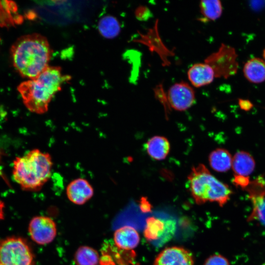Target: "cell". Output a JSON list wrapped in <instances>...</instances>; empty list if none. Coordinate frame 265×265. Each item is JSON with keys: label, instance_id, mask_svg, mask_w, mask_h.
Wrapping results in <instances>:
<instances>
[{"label": "cell", "instance_id": "1", "mask_svg": "<svg viewBox=\"0 0 265 265\" xmlns=\"http://www.w3.org/2000/svg\"><path fill=\"white\" fill-rule=\"evenodd\" d=\"M11 54L20 75L33 80L49 66L52 50L46 37L35 33L17 39L11 47Z\"/></svg>", "mask_w": 265, "mask_h": 265}, {"label": "cell", "instance_id": "2", "mask_svg": "<svg viewBox=\"0 0 265 265\" xmlns=\"http://www.w3.org/2000/svg\"><path fill=\"white\" fill-rule=\"evenodd\" d=\"M71 79L69 75L62 73L60 67L49 66L36 78L21 83L18 90L29 111L43 114L48 111L49 104L55 94Z\"/></svg>", "mask_w": 265, "mask_h": 265}, {"label": "cell", "instance_id": "3", "mask_svg": "<svg viewBox=\"0 0 265 265\" xmlns=\"http://www.w3.org/2000/svg\"><path fill=\"white\" fill-rule=\"evenodd\" d=\"M53 165L50 154L33 149L14 160L13 178L22 189L38 190L51 177Z\"/></svg>", "mask_w": 265, "mask_h": 265}, {"label": "cell", "instance_id": "4", "mask_svg": "<svg viewBox=\"0 0 265 265\" xmlns=\"http://www.w3.org/2000/svg\"><path fill=\"white\" fill-rule=\"evenodd\" d=\"M187 184L191 195L198 205L214 202L223 207L233 193L229 186L216 179L203 164L191 168L187 176Z\"/></svg>", "mask_w": 265, "mask_h": 265}, {"label": "cell", "instance_id": "5", "mask_svg": "<svg viewBox=\"0 0 265 265\" xmlns=\"http://www.w3.org/2000/svg\"><path fill=\"white\" fill-rule=\"evenodd\" d=\"M0 265H34L33 253L26 241L15 236L1 240Z\"/></svg>", "mask_w": 265, "mask_h": 265}, {"label": "cell", "instance_id": "6", "mask_svg": "<svg viewBox=\"0 0 265 265\" xmlns=\"http://www.w3.org/2000/svg\"><path fill=\"white\" fill-rule=\"evenodd\" d=\"M244 190L253 206L248 220H258L265 226V178L262 175L257 177Z\"/></svg>", "mask_w": 265, "mask_h": 265}, {"label": "cell", "instance_id": "7", "mask_svg": "<svg viewBox=\"0 0 265 265\" xmlns=\"http://www.w3.org/2000/svg\"><path fill=\"white\" fill-rule=\"evenodd\" d=\"M28 232L31 239L40 245L52 242L57 234L56 225L54 220L46 216L33 217L29 223Z\"/></svg>", "mask_w": 265, "mask_h": 265}, {"label": "cell", "instance_id": "8", "mask_svg": "<svg viewBox=\"0 0 265 265\" xmlns=\"http://www.w3.org/2000/svg\"><path fill=\"white\" fill-rule=\"evenodd\" d=\"M167 100L169 106L177 111H185L190 108L195 101L193 88L188 83L182 81L173 84L168 89Z\"/></svg>", "mask_w": 265, "mask_h": 265}, {"label": "cell", "instance_id": "9", "mask_svg": "<svg viewBox=\"0 0 265 265\" xmlns=\"http://www.w3.org/2000/svg\"><path fill=\"white\" fill-rule=\"evenodd\" d=\"M235 56L233 49L222 44L217 52L206 58L205 62L212 68L215 77H227L234 71Z\"/></svg>", "mask_w": 265, "mask_h": 265}, {"label": "cell", "instance_id": "10", "mask_svg": "<svg viewBox=\"0 0 265 265\" xmlns=\"http://www.w3.org/2000/svg\"><path fill=\"white\" fill-rule=\"evenodd\" d=\"M154 265H194L192 254L180 247L163 249L156 258Z\"/></svg>", "mask_w": 265, "mask_h": 265}, {"label": "cell", "instance_id": "11", "mask_svg": "<svg viewBox=\"0 0 265 265\" xmlns=\"http://www.w3.org/2000/svg\"><path fill=\"white\" fill-rule=\"evenodd\" d=\"M66 195L73 204H84L94 194V189L91 184L85 179L79 178L71 181L66 187Z\"/></svg>", "mask_w": 265, "mask_h": 265}, {"label": "cell", "instance_id": "12", "mask_svg": "<svg viewBox=\"0 0 265 265\" xmlns=\"http://www.w3.org/2000/svg\"><path fill=\"white\" fill-rule=\"evenodd\" d=\"M187 74L191 85L197 88L210 84L215 77L212 68L205 62L192 65Z\"/></svg>", "mask_w": 265, "mask_h": 265}, {"label": "cell", "instance_id": "13", "mask_svg": "<svg viewBox=\"0 0 265 265\" xmlns=\"http://www.w3.org/2000/svg\"><path fill=\"white\" fill-rule=\"evenodd\" d=\"M116 246L122 250H131L135 248L140 241L136 230L131 226H124L117 229L113 235Z\"/></svg>", "mask_w": 265, "mask_h": 265}, {"label": "cell", "instance_id": "14", "mask_svg": "<svg viewBox=\"0 0 265 265\" xmlns=\"http://www.w3.org/2000/svg\"><path fill=\"white\" fill-rule=\"evenodd\" d=\"M23 17L18 13L16 3L11 0H0V26L10 27L21 24Z\"/></svg>", "mask_w": 265, "mask_h": 265}, {"label": "cell", "instance_id": "15", "mask_svg": "<svg viewBox=\"0 0 265 265\" xmlns=\"http://www.w3.org/2000/svg\"><path fill=\"white\" fill-rule=\"evenodd\" d=\"M255 165V161L250 153L239 151L233 157L231 168L235 175L248 177L253 172Z\"/></svg>", "mask_w": 265, "mask_h": 265}, {"label": "cell", "instance_id": "16", "mask_svg": "<svg viewBox=\"0 0 265 265\" xmlns=\"http://www.w3.org/2000/svg\"><path fill=\"white\" fill-rule=\"evenodd\" d=\"M148 154L152 159L157 160L165 159L170 150V145L168 140L160 135L154 136L150 138L145 144Z\"/></svg>", "mask_w": 265, "mask_h": 265}, {"label": "cell", "instance_id": "17", "mask_svg": "<svg viewBox=\"0 0 265 265\" xmlns=\"http://www.w3.org/2000/svg\"><path fill=\"white\" fill-rule=\"evenodd\" d=\"M231 154L226 149L217 148L209 155V162L211 167L218 172H225L232 167Z\"/></svg>", "mask_w": 265, "mask_h": 265}, {"label": "cell", "instance_id": "18", "mask_svg": "<svg viewBox=\"0 0 265 265\" xmlns=\"http://www.w3.org/2000/svg\"><path fill=\"white\" fill-rule=\"evenodd\" d=\"M245 78L251 82L258 83L265 80V62L259 58L247 61L243 67Z\"/></svg>", "mask_w": 265, "mask_h": 265}, {"label": "cell", "instance_id": "19", "mask_svg": "<svg viewBox=\"0 0 265 265\" xmlns=\"http://www.w3.org/2000/svg\"><path fill=\"white\" fill-rule=\"evenodd\" d=\"M74 259L76 265H102L101 257L98 251L88 246L79 247Z\"/></svg>", "mask_w": 265, "mask_h": 265}, {"label": "cell", "instance_id": "20", "mask_svg": "<svg viewBox=\"0 0 265 265\" xmlns=\"http://www.w3.org/2000/svg\"><path fill=\"white\" fill-rule=\"evenodd\" d=\"M98 30L100 34L108 39L114 38L120 32L121 27L118 20L112 16H105L98 23Z\"/></svg>", "mask_w": 265, "mask_h": 265}, {"label": "cell", "instance_id": "21", "mask_svg": "<svg viewBox=\"0 0 265 265\" xmlns=\"http://www.w3.org/2000/svg\"><path fill=\"white\" fill-rule=\"evenodd\" d=\"M199 7L203 16L202 21L215 20L220 17L222 12L221 3L218 0H201Z\"/></svg>", "mask_w": 265, "mask_h": 265}, {"label": "cell", "instance_id": "22", "mask_svg": "<svg viewBox=\"0 0 265 265\" xmlns=\"http://www.w3.org/2000/svg\"><path fill=\"white\" fill-rule=\"evenodd\" d=\"M165 228V223L154 217H150L146 219V225L143 234L145 238L149 241L158 239L161 236Z\"/></svg>", "mask_w": 265, "mask_h": 265}, {"label": "cell", "instance_id": "23", "mask_svg": "<svg viewBox=\"0 0 265 265\" xmlns=\"http://www.w3.org/2000/svg\"><path fill=\"white\" fill-rule=\"evenodd\" d=\"M204 265H230L227 259L219 254L210 256L206 260Z\"/></svg>", "mask_w": 265, "mask_h": 265}, {"label": "cell", "instance_id": "24", "mask_svg": "<svg viewBox=\"0 0 265 265\" xmlns=\"http://www.w3.org/2000/svg\"><path fill=\"white\" fill-rule=\"evenodd\" d=\"M251 181L249 176H244L241 175H234V178L233 180V184L235 186L239 187L242 189H244L249 185Z\"/></svg>", "mask_w": 265, "mask_h": 265}, {"label": "cell", "instance_id": "25", "mask_svg": "<svg viewBox=\"0 0 265 265\" xmlns=\"http://www.w3.org/2000/svg\"><path fill=\"white\" fill-rule=\"evenodd\" d=\"M139 208L143 212H151L152 206L147 197H142L139 201Z\"/></svg>", "mask_w": 265, "mask_h": 265}, {"label": "cell", "instance_id": "26", "mask_svg": "<svg viewBox=\"0 0 265 265\" xmlns=\"http://www.w3.org/2000/svg\"><path fill=\"white\" fill-rule=\"evenodd\" d=\"M238 104L240 108L245 111L249 110L253 106L251 102L247 100L239 99Z\"/></svg>", "mask_w": 265, "mask_h": 265}, {"label": "cell", "instance_id": "27", "mask_svg": "<svg viewBox=\"0 0 265 265\" xmlns=\"http://www.w3.org/2000/svg\"><path fill=\"white\" fill-rule=\"evenodd\" d=\"M4 204L0 200V220L3 219L4 218Z\"/></svg>", "mask_w": 265, "mask_h": 265}, {"label": "cell", "instance_id": "28", "mask_svg": "<svg viewBox=\"0 0 265 265\" xmlns=\"http://www.w3.org/2000/svg\"><path fill=\"white\" fill-rule=\"evenodd\" d=\"M263 57L264 59H265V49L264 50V52H263Z\"/></svg>", "mask_w": 265, "mask_h": 265}, {"label": "cell", "instance_id": "29", "mask_svg": "<svg viewBox=\"0 0 265 265\" xmlns=\"http://www.w3.org/2000/svg\"></svg>", "mask_w": 265, "mask_h": 265}]
</instances>
